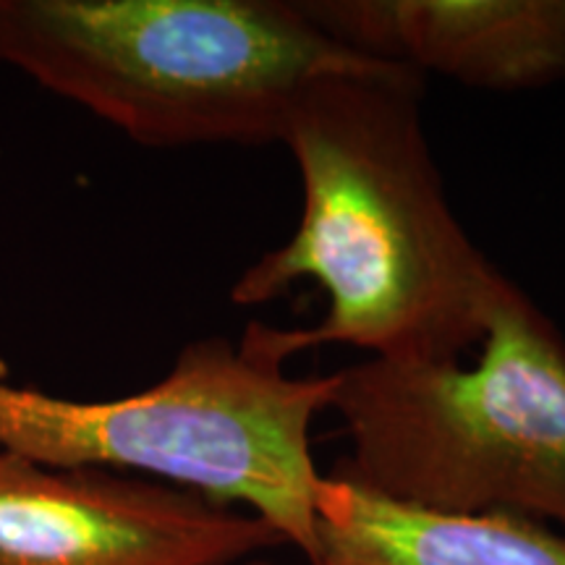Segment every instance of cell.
Wrapping results in <instances>:
<instances>
[{"label": "cell", "mask_w": 565, "mask_h": 565, "mask_svg": "<svg viewBox=\"0 0 565 565\" xmlns=\"http://www.w3.org/2000/svg\"><path fill=\"white\" fill-rule=\"evenodd\" d=\"M424 76L398 63L324 76L296 100L280 145L301 179V217L231 288L259 307L312 280L328 299L315 328L252 322L246 338L286 364L351 345L401 364L477 351L503 273L458 221L422 118Z\"/></svg>", "instance_id": "1"}, {"label": "cell", "mask_w": 565, "mask_h": 565, "mask_svg": "<svg viewBox=\"0 0 565 565\" xmlns=\"http://www.w3.org/2000/svg\"><path fill=\"white\" fill-rule=\"evenodd\" d=\"M0 63L145 147L270 145L324 76L383 63L299 0H0Z\"/></svg>", "instance_id": "2"}, {"label": "cell", "mask_w": 565, "mask_h": 565, "mask_svg": "<svg viewBox=\"0 0 565 565\" xmlns=\"http://www.w3.org/2000/svg\"><path fill=\"white\" fill-rule=\"evenodd\" d=\"M349 456L333 475L440 513H511L565 534V338L511 278L471 362L335 372Z\"/></svg>", "instance_id": "3"}, {"label": "cell", "mask_w": 565, "mask_h": 565, "mask_svg": "<svg viewBox=\"0 0 565 565\" xmlns=\"http://www.w3.org/2000/svg\"><path fill=\"white\" fill-rule=\"evenodd\" d=\"M335 372L291 377L257 343H186L137 393L76 401L0 377V448L34 461L181 487L270 524L307 561L317 545L312 427Z\"/></svg>", "instance_id": "4"}, {"label": "cell", "mask_w": 565, "mask_h": 565, "mask_svg": "<svg viewBox=\"0 0 565 565\" xmlns=\"http://www.w3.org/2000/svg\"><path fill=\"white\" fill-rule=\"evenodd\" d=\"M280 545L242 508L0 448V565H238Z\"/></svg>", "instance_id": "5"}, {"label": "cell", "mask_w": 565, "mask_h": 565, "mask_svg": "<svg viewBox=\"0 0 565 565\" xmlns=\"http://www.w3.org/2000/svg\"><path fill=\"white\" fill-rule=\"evenodd\" d=\"M349 51L463 87L526 92L565 82V0H299Z\"/></svg>", "instance_id": "6"}, {"label": "cell", "mask_w": 565, "mask_h": 565, "mask_svg": "<svg viewBox=\"0 0 565 565\" xmlns=\"http://www.w3.org/2000/svg\"><path fill=\"white\" fill-rule=\"evenodd\" d=\"M301 565H565V534L511 513H440L322 477Z\"/></svg>", "instance_id": "7"}, {"label": "cell", "mask_w": 565, "mask_h": 565, "mask_svg": "<svg viewBox=\"0 0 565 565\" xmlns=\"http://www.w3.org/2000/svg\"><path fill=\"white\" fill-rule=\"evenodd\" d=\"M238 565H275L270 555H259V557H252V561H244Z\"/></svg>", "instance_id": "8"}]
</instances>
